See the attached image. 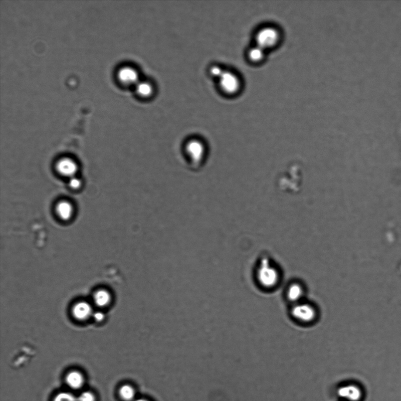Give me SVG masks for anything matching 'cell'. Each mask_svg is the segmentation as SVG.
Listing matches in <instances>:
<instances>
[{
    "label": "cell",
    "instance_id": "obj_1",
    "mask_svg": "<svg viewBox=\"0 0 401 401\" xmlns=\"http://www.w3.org/2000/svg\"><path fill=\"white\" fill-rule=\"evenodd\" d=\"M255 276L257 283L265 290L275 289L281 281L279 269L272 260L266 257L260 259L256 267Z\"/></svg>",
    "mask_w": 401,
    "mask_h": 401
},
{
    "label": "cell",
    "instance_id": "obj_2",
    "mask_svg": "<svg viewBox=\"0 0 401 401\" xmlns=\"http://www.w3.org/2000/svg\"><path fill=\"white\" fill-rule=\"evenodd\" d=\"M290 314L293 320L303 325L315 323L318 317V311L313 304L304 300L292 304Z\"/></svg>",
    "mask_w": 401,
    "mask_h": 401
},
{
    "label": "cell",
    "instance_id": "obj_3",
    "mask_svg": "<svg viewBox=\"0 0 401 401\" xmlns=\"http://www.w3.org/2000/svg\"><path fill=\"white\" fill-rule=\"evenodd\" d=\"M255 40V45L267 51L279 45L282 40V33L276 27L265 26L256 32Z\"/></svg>",
    "mask_w": 401,
    "mask_h": 401
},
{
    "label": "cell",
    "instance_id": "obj_4",
    "mask_svg": "<svg viewBox=\"0 0 401 401\" xmlns=\"http://www.w3.org/2000/svg\"><path fill=\"white\" fill-rule=\"evenodd\" d=\"M185 156L189 163L197 167L201 165L207 155V147L203 140L191 138L185 142L183 147Z\"/></svg>",
    "mask_w": 401,
    "mask_h": 401
},
{
    "label": "cell",
    "instance_id": "obj_5",
    "mask_svg": "<svg viewBox=\"0 0 401 401\" xmlns=\"http://www.w3.org/2000/svg\"><path fill=\"white\" fill-rule=\"evenodd\" d=\"M218 81L219 87L226 94L234 95L237 94L241 90V79L234 72L225 70Z\"/></svg>",
    "mask_w": 401,
    "mask_h": 401
},
{
    "label": "cell",
    "instance_id": "obj_6",
    "mask_svg": "<svg viewBox=\"0 0 401 401\" xmlns=\"http://www.w3.org/2000/svg\"><path fill=\"white\" fill-rule=\"evenodd\" d=\"M306 290L303 284L299 282H293L288 285L286 290V297L292 304L301 302L304 299Z\"/></svg>",
    "mask_w": 401,
    "mask_h": 401
},
{
    "label": "cell",
    "instance_id": "obj_7",
    "mask_svg": "<svg viewBox=\"0 0 401 401\" xmlns=\"http://www.w3.org/2000/svg\"><path fill=\"white\" fill-rule=\"evenodd\" d=\"M338 395L349 401H359L362 398V392L357 386L349 385L338 389Z\"/></svg>",
    "mask_w": 401,
    "mask_h": 401
},
{
    "label": "cell",
    "instance_id": "obj_8",
    "mask_svg": "<svg viewBox=\"0 0 401 401\" xmlns=\"http://www.w3.org/2000/svg\"><path fill=\"white\" fill-rule=\"evenodd\" d=\"M118 76L123 83L128 85H135L140 81L139 74L134 68L126 67L120 70Z\"/></svg>",
    "mask_w": 401,
    "mask_h": 401
},
{
    "label": "cell",
    "instance_id": "obj_9",
    "mask_svg": "<svg viewBox=\"0 0 401 401\" xmlns=\"http://www.w3.org/2000/svg\"><path fill=\"white\" fill-rule=\"evenodd\" d=\"M57 170L62 175L73 176L77 171V164L69 158L61 159L57 164Z\"/></svg>",
    "mask_w": 401,
    "mask_h": 401
},
{
    "label": "cell",
    "instance_id": "obj_10",
    "mask_svg": "<svg viewBox=\"0 0 401 401\" xmlns=\"http://www.w3.org/2000/svg\"><path fill=\"white\" fill-rule=\"evenodd\" d=\"M137 94L143 98H149L152 97L155 92L153 84L148 81H139L135 85Z\"/></svg>",
    "mask_w": 401,
    "mask_h": 401
},
{
    "label": "cell",
    "instance_id": "obj_11",
    "mask_svg": "<svg viewBox=\"0 0 401 401\" xmlns=\"http://www.w3.org/2000/svg\"><path fill=\"white\" fill-rule=\"evenodd\" d=\"M267 51L258 46L255 45L250 48L247 53L249 61L253 64H259L265 60Z\"/></svg>",
    "mask_w": 401,
    "mask_h": 401
},
{
    "label": "cell",
    "instance_id": "obj_12",
    "mask_svg": "<svg viewBox=\"0 0 401 401\" xmlns=\"http://www.w3.org/2000/svg\"><path fill=\"white\" fill-rule=\"evenodd\" d=\"M92 313V308L90 304L86 302H80L75 305L73 309V314L75 318L80 320L87 319Z\"/></svg>",
    "mask_w": 401,
    "mask_h": 401
},
{
    "label": "cell",
    "instance_id": "obj_13",
    "mask_svg": "<svg viewBox=\"0 0 401 401\" xmlns=\"http://www.w3.org/2000/svg\"><path fill=\"white\" fill-rule=\"evenodd\" d=\"M67 384L73 389H78L83 385L84 379L80 372L72 371L66 377Z\"/></svg>",
    "mask_w": 401,
    "mask_h": 401
},
{
    "label": "cell",
    "instance_id": "obj_14",
    "mask_svg": "<svg viewBox=\"0 0 401 401\" xmlns=\"http://www.w3.org/2000/svg\"><path fill=\"white\" fill-rule=\"evenodd\" d=\"M57 212L59 217L63 220H68L73 214L72 205L67 202H62L58 205Z\"/></svg>",
    "mask_w": 401,
    "mask_h": 401
},
{
    "label": "cell",
    "instance_id": "obj_15",
    "mask_svg": "<svg viewBox=\"0 0 401 401\" xmlns=\"http://www.w3.org/2000/svg\"><path fill=\"white\" fill-rule=\"evenodd\" d=\"M111 296L107 291L99 290L95 293L94 301L99 307H105L110 302Z\"/></svg>",
    "mask_w": 401,
    "mask_h": 401
},
{
    "label": "cell",
    "instance_id": "obj_16",
    "mask_svg": "<svg viewBox=\"0 0 401 401\" xmlns=\"http://www.w3.org/2000/svg\"><path fill=\"white\" fill-rule=\"evenodd\" d=\"M120 395L126 401L132 400L135 396V391L131 386L125 385L119 390Z\"/></svg>",
    "mask_w": 401,
    "mask_h": 401
},
{
    "label": "cell",
    "instance_id": "obj_17",
    "mask_svg": "<svg viewBox=\"0 0 401 401\" xmlns=\"http://www.w3.org/2000/svg\"><path fill=\"white\" fill-rule=\"evenodd\" d=\"M225 71L224 68L220 66H218V65H213V66L209 68V73L211 76L215 78H217L218 80H219L222 74H224Z\"/></svg>",
    "mask_w": 401,
    "mask_h": 401
},
{
    "label": "cell",
    "instance_id": "obj_18",
    "mask_svg": "<svg viewBox=\"0 0 401 401\" xmlns=\"http://www.w3.org/2000/svg\"><path fill=\"white\" fill-rule=\"evenodd\" d=\"M54 401H78L77 397L69 392H61L55 397Z\"/></svg>",
    "mask_w": 401,
    "mask_h": 401
},
{
    "label": "cell",
    "instance_id": "obj_19",
    "mask_svg": "<svg viewBox=\"0 0 401 401\" xmlns=\"http://www.w3.org/2000/svg\"><path fill=\"white\" fill-rule=\"evenodd\" d=\"M77 400L78 401H95V396L90 392H84L77 397Z\"/></svg>",
    "mask_w": 401,
    "mask_h": 401
},
{
    "label": "cell",
    "instance_id": "obj_20",
    "mask_svg": "<svg viewBox=\"0 0 401 401\" xmlns=\"http://www.w3.org/2000/svg\"><path fill=\"white\" fill-rule=\"evenodd\" d=\"M70 183V186L75 189H77L81 186V181L77 178H72Z\"/></svg>",
    "mask_w": 401,
    "mask_h": 401
},
{
    "label": "cell",
    "instance_id": "obj_21",
    "mask_svg": "<svg viewBox=\"0 0 401 401\" xmlns=\"http://www.w3.org/2000/svg\"><path fill=\"white\" fill-rule=\"evenodd\" d=\"M95 320L98 322L102 321L104 319V314L101 313V312H97L94 315Z\"/></svg>",
    "mask_w": 401,
    "mask_h": 401
},
{
    "label": "cell",
    "instance_id": "obj_22",
    "mask_svg": "<svg viewBox=\"0 0 401 401\" xmlns=\"http://www.w3.org/2000/svg\"><path fill=\"white\" fill-rule=\"evenodd\" d=\"M135 401H149V400H147L145 399H136Z\"/></svg>",
    "mask_w": 401,
    "mask_h": 401
}]
</instances>
